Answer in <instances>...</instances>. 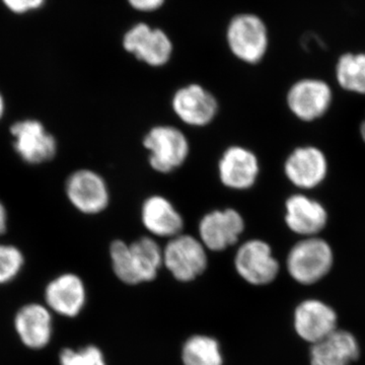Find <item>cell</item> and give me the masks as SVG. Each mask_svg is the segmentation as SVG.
Segmentation results:
<instances>
[{
    "mask_svg": "<svg viewBox=\"0 0 365 365\" xmlns=\"http://www.w3.org/2000/svg\"><path fill=\"white\" fill-rule=\"evenodd\" d=\"M334 263L333 250L325 240L304 237L290 250L287 270L300 284H314L330 272Z\"/></svg>",
    "mask_w": 365,
    "mask_h": 365,
    "instance_id": "1",
    "label": "cell"
},
{
    "mask_svg": "<svg viewBox=\"0 0 365 365\" xmlns=\"http://www.w3.org/2000/svg\"><path fill=\"white\" fill-rule=\"evenodd\" d=\"M148 150L151 169L160 174H170L179 169L189 157L188 137L177 127L158 125L151 128L143 138Z\"/></svg>",
    "mask_w": 365,
    "mask_h": 365,
    "instance_id": "2",
    "label": "cell"
},
{
    "mask_svg": "<svg viewBox=\"0 0 365 365\" xmlns=\"http://www.w3.org/2000/svg\"><path fill=\"white\" fill-rule=\"evenodd\" d=\"M206 250L200 240L193 235H177L163 250V265L177 280L188 282L207 267Z\"/></svg>",
    "mask_w": 365,
    "mask_h": 365,
    "instance_id": "3",
    "label": "cell"
},
{
    "mask_svg": "<svg viewBox=\"0 0 365 365\" xmlns=\"http://www.w3.org/2000/svg\"><path fill=\"white\" fill-rule=\"evenodd\" d=\"M227 43L237 58L248 64H257L267 52V30L258 16L242 14L230 24Z\"/></svg>",
    "mask_w": 365,
    "mask_h": 365,
    "instance_id": "4",
    "label": "cell"
},
{
    "mask_svg": "<svg viewBox=\"0 0 365 365\" xmlns=\"http://www.w3.org/2000/svg\"><path fill=\"white\" fill-rule=\"evenodd\" d=\"M66 193L76 210L86 215L103 212L110 204V190L104 178L93 170L81 169L67 178Z\"/></svg>",
    "mask_w": 365,
    "mask_h": 365,
    "instance_id": "5",
    "label": "cell"
},
{
    "mask_svg": "<svg viewBox=\"0 0 365 365\" xmlns=\"http://www.w3.org/2000/svg\"><path fill=\"white\" fill-rule=\"evenodd\" d=\"M332 103V88L322 79H300L287 91L288 109L300 121L313 122L321 119L330 110Z\"/></svg>",
    "mask_w": 365,
    "mask_h": 365,
    "instance_id": "6",
    "label": "cell"
},
{
    "mask_svg": "<svg viewBox=\"0 0 365 365\" xmlns=\"http://www.w3.org/2000/svg\"><path fill=\"white\" fill-rule=\"evenodd\" d=\"M14 148L26 163L41 165L56 157V138L48 132L42 122L26 119L11 127Z\"/></svg>",
    "mask_w": 365,
    "mask_h": 365,
    "instance_id": "7",
    "label": "cell"
},
{
    "mask_svg": "<svg viewBox=\"0 0 365 365\" xmlns=\"http://www.w3.org/2000/svg\"><path fill=\"white\" fill-rule=\"evenodd\" d=\"M235 266L242 279L253 285L272 282L280 269L272 249L268 242L261 240L245 242L235 255Z\"/></svg>",
    "mask_w": 365,
    "mask_h": 365,
    "instance_id": "8",
    "label": "cell"
},
{
    "mask_svg": "<svg viewBox=\"0 0 365 365\" xmlns=\"http://www.w3.org/2000/svg\"><path fill=\"white\" fill-rule=\"evenodd\" d=\"M245 230V220L234 208L218 209L207 213L199 222V240L206 249L222 252L234 246Z\"/></svg>",
    "mask_w": 365,
    "mask_h": 365,
    "instance_id": "9",
    "label": "cell"
},
{
    "mask_svg": "<svg viewBox=\"0 0 365 365\" xmlns=\"http://www.w3.org/2000/svg\"><path fill=\"white\" fill-rule=\"evenodd\" d=\"M172 109L182 123L191 127H205L217 116L218 102L204 86L190 83L174 93Z\"/></svg>",
    "mask_w": 365,
    "mask_h": 365,
    "instance_id": "10",
    "label": "cell"
},
{
    "mask_svg": "<svg viewBox=\"0 0 365 365\" xmlns=\"http://www.w3.org/2000/svg\"><path fill=\"white\" fill-rule=\"evenodd\" d=\"M329 163L325 153L317 146H299L289 153L284 163L288 181L300 190L317 188L325 181Z\"/></svg>",
    "mask_w": 365,
    "mask_h": 365,
    "instance_id": "11",
    "label": "cell"
},
{
    "mask_svg": "<svg viewBox=\"0 0 365 365\" xmlns=\"http://www.w3.org/2000/svg\"><path fill=\"white\" fill-rule=\"evenodd\" d=\"M218 175L223 186L245 191L253 188L260 175V162L256 155L244 146L227 148L218 162Z\"/></svg>",
    "mask_w": 365,
    "mask_h": 365,
    "instance_id": "12",
    "label": "cell"
},
{
    "mask_svg": "<svg viewBox=\"0 0 365 365\" xmlns=\"http://www.w3.org/2000/svg\"><path fill=\"white\" fill-rule=\"evenodd\" d=\"M124 49L137 59L153 67L165 66L172 56L170 38L158 29L138 24L127 32L123 39Z\"/></svg>",
    "mask_w": 365,
    "mask_h": 365,
    "instance_id": "13",
    "label": "cell"
},
{
    "mask_svg": "<svg viewBox=\"0 0 365 365\" xmlns=\"http://www.w3.org/2000/svg\"><path fill=\"white\" fill-rule=\"evenodd\" d=\"M294 329L307 342L316 344L337 330V314L318 299H307L294 312Z\"/></svg>",
    "mask_w": 365,
    "mask_h": 365,
    "instance_id": "14",
    "label": "cell"
},
{
    "mask_svg": "<svg viewBox=\"0 0 365 365\" xmlns=\"http://www.w3.org/2000/svg\"><path fill=\"white\" fill-rule=\"evenodd\" d=\"M285 223L294 234L304 237H317L328 223V211L316 199L294 194L285 201Z\"/></svg>",
    "mask_w": 365,
    "mask_h": 365,
    "instance_id": "15",
    "label": "cell"
},
{
    "mask_svg": "<svg viewBox=\"0 0 365 365\" xmlns=\"http://www.w3.org/2000/svg\"><path fill=\"white\" fill-rule=\"evenodd\" d=\"M141 222L151 235L173 237L181 235L184 220L169 199L160 195L146 198L141 206Z\"/></svg>",
    "mask_w": 365,
    "mask_h": 365,
    "instance_id": "16",
    "label": "cell"
},
{
    "mask_svg": "<svg viewBox=\"0 0 365 365\" xmlns=\"http://www.w3.org/2000/svg\"><path fill=\"white\" fill-rule=\"evenodd\" d=\"M45 299L48 307L55 313L73 318L85 306V285L78 276L63 274L48 284Z\"/></svg>",
    "mask_w": 365,
    "mask_h": 365,
    "instance_id": "17",
    "label": "cell"
},
{
    "mask_svg": "<svg viewBox=\"0 0 365 365\" xmlns=\"http://www.w3.org/2000/svg\"><path fill=\"white\" fill-rule=\"evenodd\" d=\"M14 326L21 342L31 349L44 348L51 340V314L41 304L21 307L16 314Z\"/></svg>",
    "mask_w": 365,
    "mask_h": 365,
    "instance_id": "18",
    "label": "cell"
},
{
    "mask_svg": "<svg viewBox=\"0 0 365 365\" xmlns=\"http://www.w3.org/2000/svg\"><path fill=\"white\" fill-rule=\"evenodd\" d=\"M359 345L347 331L336 330L313 345L311 365H349L359 359Z\"/></svg>",
    "mask_w": 365,
    "mask_h": 365,
    "instance_id": "19",
    "label": "cell"
},
{
    "mask_svg": "<svg viewBox=\"0 0 365 365\" xmlns=\"http://www.w3.org/2000/svg\"><path fill=\"white\" fill-rule=\"evenodd\" d=\"M129 247L132 265L139 283L155 279L163 265V250L158 242L150 237H143Z\"/></svg>",
    "mask_w": 365,
    "mask_h": 365,
    "instance_id": "20",
    "label": "cell"
},
{
    "mask_svg": "<svg viewBox=\"0 0 365 365\" xmlns=\"http://www.w3.org/2000/svg\"><path fill=\"white\" fill-rule=\"evenodd\" d=\"M336 79L343 90L365 95V53L342 55L336 66Z\"/></svg>",
    "mask_w": 365,
    "mask_h": 365,
    "instance_id": "21",
    "label": "cell"
},
{
    "mask_svg": "<svg viewBox=\"0 0 365 365\" xmlns=\"http://www.w3.org/2000/svg\"><path fill=\"white\" fill-rule=\"evenodd\" d=\"M184 365H222V355L217 341L208 336L196 335L182 347Z\"/></svg>",
    "mask_w": 365,
    "mask_h": 365,
    "instance_id": "22",
    "label": "cell"
},
{
    "mask_svg": "<svg viewBox=\"0 0 365 365\" xmlns=\"http://www.w3.org/2000/svg\"><path fill=\"white\" fill-rule=\"evenodd\" d=\"M113 271L118 278L126 284H139L132 265L130 247L123 241H114L110 247Z\"/></svg>",
    "mask_w": 365,
    "mask_h": 365,
    "instance_id": "23",
    "label": "cell"
},
{
    "mask_svg": "<svg viewBox=\"0 0 365 365\" xmlns=\"http://www.w3.org/2000/svg\"><path fill=\"white\" fill-rule=\"evenodd\" d=\"M23 254L20 250L9 245H0V284L16 277L24 266Z\"/></svg>",
    "mask_w": 365,
    "mask_h": 365,
    "instance_id": "24",
    "label": "cell"
},
{
    "mask_svg": "<svg viewBox=\"0 0 365 365\" xmlns=\"http://www.w3.org/2000/svg\"><path fill=\"white\" fill-rule=\"evenodd\" d=\"M61 365H107L104 354L96 346H86L79 350L63 349L60 353Z\"/></svg>",
    "mask_w": 365,
    "mask_h": 365,
    "instance_id": "25",
    "label": "cell"
},
{
    "mask_svg": "<svg viewBox=\"0 0 365 365\" xmlns=\"http://www.w3.org/2000/svg\"><path fill=\"white\" fill-rule=\"evenodd\" d=\"M7 9L16 14H25L43 6L45 0H2Z\"/></svg>",
    "mask_w": 365,
    "mask_h": 365,
    "instance_id": "26",
    "label": "cell"
},
{
    "mask_svg": "<svg viewBox=\"0 0 365 365\" xmlns=\"http://www.w3.org/2000/svg\"><path fill=\"white\" fill-rule=\"evenodd\" d=\"M165 0H129L132 6L138 11H150L163 6Z\"/></svg>",
    "mask_w": 365,
    "mask_h": 365,
    "instance_id": "27",
    "label": "cell"
},
{
    "mask_svg": "<svg viewBox=\"0 0 365 365\" xmlns=\"http://www.w3.org/2000/svg\"><path fill=\"white\" fill-rule=\"evenodd\" d=\"M7 227V212L4 204L0 202V235L6 232Z\"/></svg>",
    "mask_w": 365,
    "mask_h": 365,
    "instance_id": "28",
    "label": "cell"
},
{
    "mask_svg": "<svg viewBox=\"0 0 365 365\" xmlns=\"http://www.w3.org/2000/svg\"><path fill=\"white\" fill-rule=\"evenodd\" d=\"M4 111H6V102H4V96L0 93V120L4 117Z\"/></svg>",
    "mask_w": 365,
    "mask_h": 365,
    "instance_id": "29",
    "label": "cell"
},
{
    "mask_svg": "<svg viewBox=\"0 0 365 365\" xmlns=\"http://www.w3.org/2000/svg\"><path fill=\"white\" fill-rule=\"evenodd\" d=\"M360 136H361L362 140L365 143V118L364 121L361 122V125H360Z\"/></svg>",
    "mask_w": 365,
    "mask_h": 365,
    "instance_id": "30",
    "label": "cell"
}]
</instances>
